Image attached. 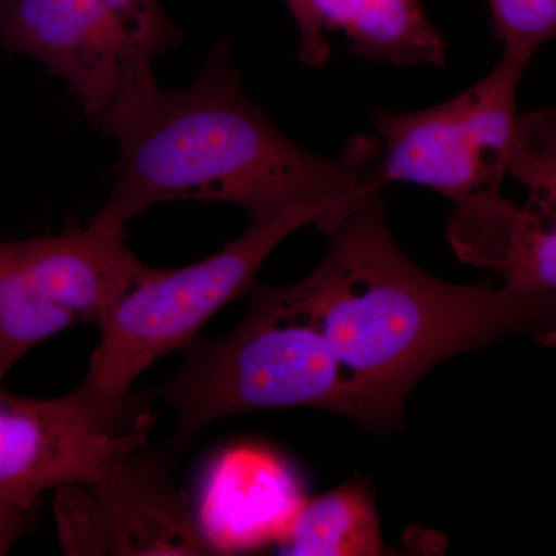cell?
Listing matches in <instances>:
<instances>
[{"label": "cell", "instance_id": "7c38bea8", "mask_svg": "<svg viewBox=\"0 0 556 556\" xmlns=\"http://www.w3.org/2000/svg\"><path fill=\"white\" fill-rule=\"evenodd\" d=\"M281 541V554L285 555L386 554L371 486L362 479H354L302 504Z\"/></svg>", "mask_w": 556, "mask_h": 556}, {"label": "cell", "instance_id": "5bb4252c", "mask_svg": "<svg viewBox=\"0 0 556 556\" xmlns=\"http://www.w3.org/2000/svg\"><path fill=\"white\" fill-rule=\"evenodd\" d=\"M493 35L504 50L535 54L556 38V0H489Z\"/></svg>", "mask_w": 556, "mask_h": 556}, {"label": "cell", "instance_id": "8992f818", "mask_svg": "<svg viewBox=\"0 0 556 556\" xmlns=\"http://www.w3.org/2000/svg\"><path fill=\"white\" fill-rule=\"evenodd\" d=\"M532 53L504 50L484 78L452 100L412 113L378 109V177L412 182L455 204L500 192L517 138V93Z\"/></svg>", "mask_w": 556, "mask_h": 556}, {"label": "cell", "instance_id": "ba28073f", "mask_svg": "<svg viewBox=\"0 0 556 556\" xmlns=\"http://www.w3.org/2000/svg\"><path fill=\"white\" fill-rule=\"evenodd\" d=\"M53 514L68 556L219 554L166 464L146 447L108 477L58 489Z\"/></svg>", "mask_w": 556, "mask_h": 556}, {"label": "cell", "instance_id": "52a82bcc", "mask_svg": "<svg viewBox=\"0 0 556 556\" xmlns=\"http://www.w3.org/2000/svg\"><path fill=\"white\" fill-rule=\"evenodd\" d=\"M150 402L148 394L102 401L79 387L54 399L0 390V497L38 507L47 490L108 477L148 445Z\"/></svg>", "mask_w": 556, "mask_h": 556}, {"label": "cell", "instance_id": "30bf717a", "mask_svg": "<svg viewBox=\"0 0 556 556\" xmlns=\"http://www.w3.org/2000/svg\"><path fill=\"white\" fill-rule=\"evenodd\" d=\"M25 276L42 298L79 321L100 324L148 266L126 243V223L91 218L83 229L14 241Z\"/></svg>", "mask_w": 556, "mask_h": 556}, {"label": "cell", "instance_id": "9a60e30c", "mask_svg": "<svg viewBox=\"0 0 556 556\" xmlns=\"http://www.w3.org/2000/svg\"><path fill=\"white\" fill-rule=\"evenodd\" d=\"M289 13L298 25L299 60L309 67L327 64L331 50L325 27L316 9V0H285Z\"/></svg>", "mask_w": 556, "mask_h": 556}, {"label": "cell", "instance_id": "6da1fadb", "mask_svg": "<svg viewBox=\"0 0 556 556\" xmlns=\"http://www.w3.org/2000/svg\"><path fill=\"white\" fill-rule=\"evenodd\" d=\"M104 131L118 142V174L94 218L110 222L127 225L167 201H218L249 219L302 215L328 236L383 189L378 137L351 138L336 159L303 149L248 97L228 42L186 89L142 84Z\"/></svg>", "mask_w": 556, "mask_h": 556}, {"label": "cell", "instance_id": "7a4b0ae2", "mask_svg": "<svg viewBox=\"0 0 556 556\" xmlns=\"http://www.w3.org/2000/svg\"><path fill=\"white\" fill-rule=\"evenodd\" d=\"M327 237L317 268L281 289L292 308L317 321L379 430L396 426L416 383L450 357L517 334L556 345L555 292L431 276L394 240L382 189Z\"/></svg>", "mask_w": 556, "mask_h": 556}, {"label": "cell", "instance_id": "4fadbf2b", "mask_svg": "<svg viewBox=\"0 0 556 556\" xmlns=\"http://www.w3.org/2000/svg\"><path fill=\"white\" fill-rule=\"evenodd\" d=\"M76 324L72 313L36 291L14 241H0V382L33 348Z\"/></svg>", "mask_w": 556, "mask_h": 556}, {"label": "cell", "instance_id": "5b68a950", "mask_svg": "<svg viewBox=\"0 0 556 556\" xmlns=\"http://www.w3.org/2000/svg\"><path fill=\"white\" fill-rule=\"evenodd\" d=\"M179 42L160 0H0V50L64 80L101 130Z\"/></svg>", "mask_w": 556, "mask_h": 556}, {"label": "cell", "instance_id": "277c9868", "mask_svg": "<svg viewBox=\"0 0 556 556\" xmlns=\"http://www.w3.org/2000/svg\"><path fill=\"white\" fill-rule=\"evenodd\" d=\"M311 222L302 215L249 219L239 239L177 269L149 268L108 316L79 388L102 401L129 397L135 380L159 358L181 350L208 318L255 285L263 263Z\"/></svg>", "mask_w": 556, "mask_h": 556}, {"label": "cell", "instance_id": "9c48e42d", "mask_svg": "<svg viewBox=\"0 0 556 556\" xmlns=\"http://www.w3.org/2000/svg\"><path fill=\"white\" fill-rule=\"evenodd\" d=\"M508 178L526 189L525 203L500 190L453 206L450 247L508 287L556 294V109L519 112Z\"/></svg>", "mask_w": 556, "mask_h": 556}, {"label": "cell", "instance_id": "8fae6325", "mask_svg": "<svg viewBox=\"0 0 556 556\" xmlns=\"http://www.w3.org/2000/svg\"><path fill=\"white\" fill-rule=\"evenodd\" d=\"M325 30L340 31L364 60L444 67L447 46L420 0H316Z\"/></svg>", "mask_w": 556, "mask_h": 556}, {"label": "cell", "instance_id": "3957f363", "mask_svg": "<svg viewBox=\"0 0 556 556\" xmlns=\"http://www.w3.org/2000/svg\"><path fill=\"white\" fill-rule=\"evenodd\" d=\"M177 375L153 390L178 417L170 453L215 420L269 408H320L376 428L367 399L340 364L327 336L289 305L281 288L252 287L247 316L218 339L181 348Z\"/></svg>", "mask_w": 556, "mask_h": 556}, {"label": "cell", "instance_id": "2e32d148", "mask_svg": "<svg viewBox=\"0 0 556 556\" xmlns=\"http://www.w3.org/2000/svg\"><path fill=\"white\" fill-rule=\"evenodd\" d=\"M38 507H25L0 497V555H7L14 544L36 526Z\"/></svg>", "mask_w": 556, "mask_h": 556}]
</instances>
